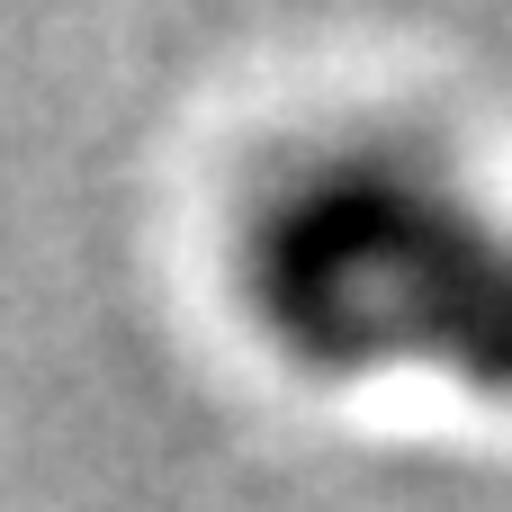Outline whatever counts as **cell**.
<instances>
[{
    "label": "cell",
    "mask_w": 512,
    "mask_h": 512,
    "mask_svg": "<svg viewBox=\"0 0 512 512\" xmlns=\"http://www.w3.org/2000/svg\"><path fill=\"white\" fill-rule=\"evenodd\" d=\"M243 297L315 378L414 360L512 396V225L423 153L351 144L288 171L243 225Z\"/></svg>",
    "instance_id": "obj_1"
}]
</instances>
